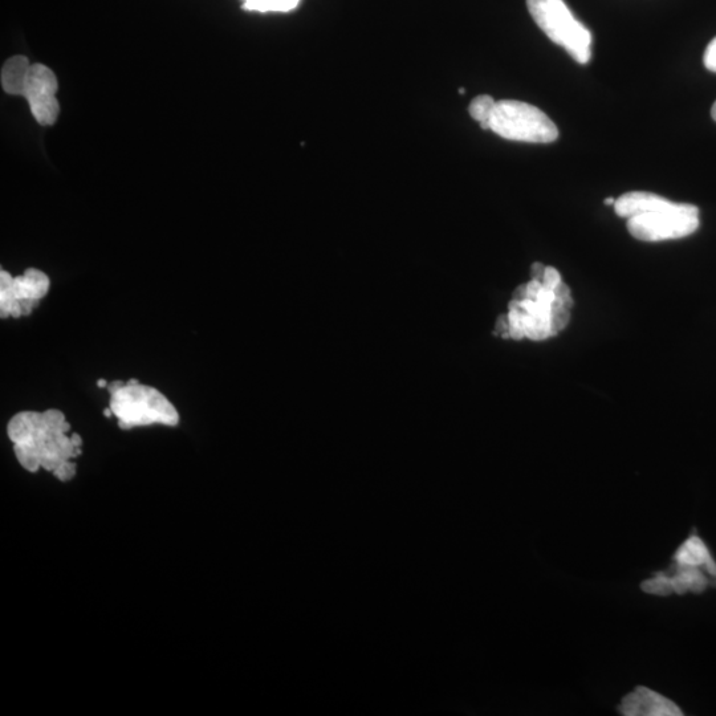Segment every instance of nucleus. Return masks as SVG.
Segmentation results:
<instances>
[{
    "instance_id": "f257e3e1",
    "label": "nucleus",
    "mask_w": 716,
    "mask_h": 716,
    "mask_svg": "<svg viewBox=\"0 0 716 716\" xmlns=\"http://www.w3.org/2000/svg\"><path fill=\"white\" fill-rule=\"evenodd\" d=\"M69 430L71 425L58 409L20 412L7 425L20 466L30 473L50 471L60 482L75 478L77 466L72 459L81 455V447L68 435Z\"/></svg>"
},
{
    "instance_id": "f03ea898",
    "label": "nucleus",
    "mask_w": 716,
    "mask_h": 716,
    "mask_svg": "<svg viewBox=\"0 0 716 716\" xmlns=\"http://www.w3.org/2000/svg\"><path fill=\"white\" fill-rule=\"evenodd\" d=\"M109 408L113 416L119 419L122 430L152 425L173 427L179 423L176 406L169 398L152 386L140 384L136 378L111 394Z\"/></svg>"
},
{
    "instance_id": "7ed1b4c3",
    "label": "nucleus",
    "mask_w": 716,
    "mask_h": 716,
    "mask_svg": "<svg viewBox=\"0 0 716 716\" xmlns=\"http://www.w3.org/2000/svg\"><path fill=\"white\" fill-rule=\"evenodd\" d=\"M527 8L540 30L577 63L591 60V31L573 16L564 0H527Z\"/></svg>"
},
{
    "instance_id": "20e7f679",
    "label": "nucleus",
    "mask_w": 716,
    "mask_h": 716,
    "mask_svg": "<svg viewBox=\"0 0 716 716\" xmlns=\"http://www.w3.org/2000/svg\"><path fill=\"white\" fill-rule=\"evenodd\" d=\"M488 124L492 132L510 141L549 144L559 137L555 122L539 108L523 101H496Z\"/></svg>"
},
{
    "instance_id": "39448f33",
    "label": "nucleus",
    "mask_w": 716,
    "mask_h": 716,
    "mask_svg": "<svg viewBox=\"0 0 716 716\" xmlns=\"http://www.w3.org/2000/svg\"><path fill=\"white\" fill-rule=\"evenodd\" d=\"M699 225V209L689 203H674L669 209L628 219L629 233L644 242L689 237L698 230Z\"/></svg>"
},
{
    "instance_id": "423d86ee",
    "label": "nucleus",
    "mask_w": 716,
    "mask_h": 716,
    "mask_svg": "<svg viewBox=\"0 0 716 716\" xmlns=\"http://www.w3.org/2000/svg\"><path fill=\"white\" fill-rule=\"evenodd\" d=\"M58 91V79L52 69L44 64H31L20 96L28 101L32 116L40 125L51 126L58 120Z\"/></svg>"
},
{
    "instance_id": "0eeeda50",
    "label": "nucleus",
    "mask_w": 716,
    "mask_h": 716,
    "mask_svg": "<svg viewBox=\"0 0 716 716\" xmlns=\"http://www.w3.org/2000/svg\"><path fill=\"white\" fill-rule=\"evenodd\" d=\"M51 282L47 274L38 268H28L23 275L11 276L0 271V315L2 319L11 316L12 308L23 300L38 301L50 291Z\"/></svg>"
},
{
    "instance_id": "6e6552de",
    "label": "nucleus",
    "mask_w": 716,
    "mask_h": 716,
    "mask_svg": "<svg viewBox=\"0 0 716 716\" xmlns=\"http://www.w3.org/2000/svg\"><path fill=\"white\" fill-rule=\"evenodd\" d=\"M618 711L625 716H682L677 703L649 687L638 686L622 698Z\"/></svg>"
},
{
    "instance_id": "1a4fd4ad",
    "label": "nucleus",
    "mask_w": 716,
    "mask_h": 716,
    "mask_svg": "<svg viewBox=\"0 0 716 716\" xmlns=\"http://www.w3.org/2000/svg\"><path fill=\"white\" fill-rule=\"evenodd\" d=\"M674 563L703 569L716 584V561L705 541L697 534L687 537L673 556Z\"/></svg>"
},
{
    "instance_id": "9d476101",
    "label": "nucleus",
    "mask_w": 716,
    "mask_h": 716,
    "mask_svg": "<svg viewBox=\"0 0 716 716\" xmlns=\"http://www.w3.org/2000/svg\"><path fill=\"white\" fill-rule=\"evenodd\" d=\"M674 202L659 197L657 194L646 193V191H632L616 199L614 210L621 218H632L637 215L654 213V211L669 209Z\"/></svg>"
},
{
    "instance_id": "9b49d317",
    "label": "nucleus",
    "mask_w": 716,
    "mask_h": 716,
    "mask_svg": "<svg viewBox=\"0 0 716 716\" xmlns=\"http://www.w3.org/2000/svg\"><path fill=\"white\" fill-rule=\"evenodd\" d=\"M665 572L669 577L671 592L679 596L686 595L687 592H705L711 584L710 576L701 568L673 563Z\"/></svg>"
},
{
    "instance_id": "f8f14e48",
    "label": "nucleus",
    "mask_w": 716,
    "mask_h": 716,
    "mask_svg": "<svg viewBox=\"0 0 716 716\" xmlns=\"http://www.w3.org/2000/svg\"><path fill=\"white\" fill-rule=\"evenodd\" d=\"M30 60L24 56H14L4 63L2 68V87L4 92L12 96H20L26 81Z\"/></svg>"
},
{
    "instance_id": "ddd939ff",
    "label": "nucleus",
    "mask_w": 716,
    "mask_h": 716,
    "mask_svg": "<svg viewBox=\"0 0 716 716\" xmlns=\"http://www.w3.org/2000/svg\"><path fill=\"white\" fill-rule=\"evenodd\" d=\"M300 0H243V10L258 12H290L299 6Z\"/></svg>"
},
{
    "instance_id": "4468645a",
    "label": "nucleus",
    "mask_w": 716,
    "mask_h": 716,
    "mask_svg": "<svg viewBox=\"0 0 716 716\" xmlns=\"http://www.w3.org/2000/svg\"><path fill=\"white\" fill-rule=\"evenodd\" d=\"M496 101L488 95H480L471 101L469 112L475 121L479 122L480 128L490 130V117L494 112Z\"/></svg>"
},
{
    "instance_id": "2eb2a0df",
    "label": "nucleus",
    "mask_w": 716,
    "mask_h": 716,
    "mask_svg": "<svg viewBox=\"0 0 716 716\" xmlns=\"http://www.w3.org/2000/svg\"><path fill=\"white\" fill-rule=\"evenodd\" d=\"M641 589L645 593H648V595L653 596L666 597L673 595L670 588L669 577H667L665 571L654 573L652 579L642 581Z\"/></svg>"
},
{
    "instance_id": "dca6fc26",
    "label": "nucleus",
    "mask_w": 716,
    "mask_h": 716,
    "mask_svg": "<svg viewBox=\"0 0 716 716\" xmlns=\"http://www.w3.org/2000/svg\"><path fill=\"white\" fill-rule=\"evenodd\" d=\"M569 319H571V316H569V308L565 307V305L561 303L560 300L556 299L555 303L552 304L551 312V324L553 333L557 335V333L563 331V329L567 327Z\"/></svg>"
},
{
    "instance_id": "f3484780",
    "label": "nucleus",
    "mask_w": 716,
    "mask_h": 716,
    "mask_svg": "<svg viewBox=\"0 0 716 716\" xmlns=\"http://www.w3.org/2000/svg\"><path fill=\"white\" fill-rule=\"evenodd\" d=\"M561 283V276L559 271L553 267L545 268L543 286L549 288V290L555 291V288Z\"/></svg>"
},
{
    "instance_id": "a211bd4d",
    "label": "nucleus",
    "mask_w": 716,
    "mask_h": 716,
    "mask_svg": "<svg viewBox=\"0 0 716 716\" xmlns=\"http://www.w3.org/2000/svg\"><path fill=\"white\" fill-rule=\"evenodd\" d=\"M555 295L556 299L560 300L561 303L565 305V307L571 309L573 307V299L571 295V290H569L567 284H564L561 282L559 286L555 288Z\"/></svg>"
},
{
    "instance_id": "6ab92c4d",
    "label": "nucleus",
    "mask_w": 716,
    "mask_h": 716,
    "mask_svg": "<svg viewBox=\"0 0 716 716\" xmlns=\"http://www.w3.org/2000/svg\"><path fill=\"white\" fill-rule=\"evenodd\" d=\"M703 61L709 71L716 73V38L707 46Z\"/></svg>"
},
{
    "instance_id": "aec40b11",
    "label": "nucleus",
    "mask_w": 716,
    "mask_h": 716,
    "mask_svg": "<svg viewBox=\"0 0 716 716\" xmlns=\"http://www.w3.org/2000/svg\"><path fill=\"white\" fill-rule=\"evenodd\" d=\"M555 300V291L549 290V288H545L544 286L541 287L539 294H537L536 296V301H539V303L552 305L553 303H555Z\"/></svg>"
},
{
    "instance_id": "412c9836",
    "label": "nucleus",
    "mask_w": 716,
    "mask_h": 716,
    "mask_svg": "<svg viewBox=\"0 0 716 716\" xmlns=\"http://www.w3.org/2000/svg\"><path fill=\"white\" fill-rule=\"evenodd\" d=\"M541 287H543V283L537 282V280L532 279L530 283L526 284V299L536 300V296L537 294H539Z\"/></svg>"
},
{
    "instance_id": "4be33fe9",
    "label": "nucleus",
    "mask_w": 716,
    "mask_h": 716,
    "mask_svg": "<svg viewBox=\"0 0 716 716\" xmlns=\"http://www.w3.org/2000/svg\"><path fill=\"white\" fill-rule=\"evenodd\" d=\"M545 268H547V267H545L543 263L536 262V263L532 264V267H531L532 279L537 280V282L543 283Z\"/></svg>"
},
{
    "instance_id": "5701e85b",
    "label": "nucleus",
    "mask_w": 716,
    "mask_h": 716,
    "mask_svg": "<svg viewBox=\"0 0 716 716\" xmlns=\"http://www.w3.org/2000/svg\"><path fill=\"white\" fill-rule=\"evenodd\" d=\"M122 386H125V382L122 381H113L112 384L108 385L109 393L113 394L116 393L117 390H120Z\"/></svg>"
},
{
    "instance_id": "b1692460",
    "label": "nucleus",
    "mask_w": 716,
    "mask_h": 716,
    "mask_svg": "<svg viewBox=\"0 0 716 716\" xmlns=\"http://www.w3.org/2000/svg\"><path fill=\"white\" fill-rule=\"evenodd\" d=\"M604 202H605V205H613L614 206V203H616V199L606 198Z\"/></svg>"
},
{
    "instance_id": "393cba45",
    "label": "nucleus",
    "mask_w": 716,
    "mask_h": 716,
    "mask_svg": "<svg viewBox=\"0 0 716 716\" xmlns=\"http://www.w3.org/2000/svg\"><path fill=\"white\" fill-rule=\"evenodd\" d=\"M711 116H713V119L716 121V103L714 104L713 109H711Z\"/></svg>"
},
{
    "instance_id": "a878e982",
    "label": "nucleus",
    "mask_w": 716,
    "mask_h": 716,
    "mask_svg": "<svg viewBox=\"0 0 716 716\" xmlns=\"http://www.w3.org/2000/svg\"><path fill=\"white\" fill-rule=\"evenodd\" d=\"M97 385H99L100 388H104V386H107V381L100 380L99 382H97Z\"/></svg>"
},
{
    "instance_id": "bb28decb",
    "label": "nucleus",
    "mask_w": 716,
    "mask_h": 716,
    "mask_svg": "<svg viewBox=\"0 0 716 716\" xmlns=\"http://www.w3.org/2000/svg\"><path fill=\"white\" fill-rule=\"evenodd\" d=\"M459 93H461V95H465V89H463V88L459 89Z\"/></svg>"
}]
</instances>
